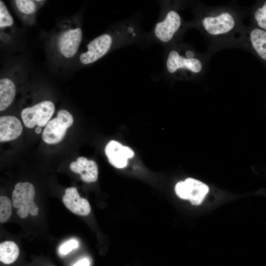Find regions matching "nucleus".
I'll use <instances>...</instances> for the list:
<instances>
[{"label":"nucleus","mask_w":266,"mask_h":266,"mask_svg":"<svg viewBox=\"0 0 266 266\" xmlns=\"http://www.w3.org/2000/svg\"><path fill=\"white\" fill-rule=\"evenodd\" d=\"M237 21L232 11L223 9L205 13L201 19L200 24L208 35L219 37L232 33L237 27Z\"/></svg>","instance_id":"1"},{"label":"nucleus","mask_w":266,"mask_h":266,"mask_svg":"<svg viewBox=\"0 0 266 266\" xmlns=\"http://www.w3.org/2000/svg\"><path fill=\"white\" fill-rule=\"evenodd\" d=\"M35 189L31 183L19 182L14 187L12 194V204L18 208L17 213L21 218L27 217L30 213L36 216L38 213V208L33 201Z\"/></svg>","instance_id":"2"},{"label":"nucleus","mask_w":266,"mask_h":266,"mask_svg":"<svg viewBox=\"0 0 266 266\" xmlns=\"http://www.w3.org/2000/svg\"><path fill=\"white\" fill-rule=\"evenodd\" d=\"M73 123V117L68 111L65 109L59 110L57 117L49 121L46 125L42 134L43 141L50 144L59 143Z\"/></svg>","instance_id":"3"},{"label":"nucleus","mask_w":266,"mask_h":266,"mask_svg":"<svg viewBox=\"0 0 266 266\" xmlns=\"http://www.w3.org/2000/svg\"><path fill=\"white\" fill-rule=\"evenodd\" d=\"M54 111V104L51 101L45 100L24 108L21 115L26 127L33 128L35 126L42 127L47 125Z\"/></svg>","instance_id":"4"},{"label":"nucleus","mask_w":266,"mask_h":266,"mask_svg":"<svg viewBox=\"0 0 266 266\" xmlns=\"http://www.w3.org/2000/svg\"><path fill=\"white\" fill-rule=\"evenodd\" d=\"M175 191L180 198L189 200L194 205H199L208 192L209 188L200 181L188 178L184 181L178 182L175 185Z\"/></svg>","instance_id":"5"},{"label":"nucleus","mask_w":266,"mask_h":266,"mask_svg":"<svg viewBox=\"0 0 266 266\" xmlns=\"http://www.w3.org/2000/svg\"><path fill=\"white\" fill-rule=\"evenodd\" d=\"M166 67L170 73H174L179 69H184L197 74L202 70L203 64L200 59L194 57L193 54L185 57L173 50L168 55Z\"/></svg>","instance_id":"6"},{"label":"nucleus","mask_w":266,"mask_h":266,"mask_svg":"<svg viewBox=\"0 0 266 266\" xmlns=\"http://www.w3.org/2000/svg\"><path fill=\"white\" fill-rule=\"evenodd\" d=\"M112 41V38L108 34H103L95 38L88 44V51L80 55V62L87 65L97 61L108 52Z\"/></svg>","instance_id":"7"},{"label":"nucleus","mask_w":266,"mask_h":266,"mask_svg":"<svg viewBox=\"0 0 266 266\" xmlns=\"http://www.w3.org/2000/svg\"><path fill=\"white\" fill-rule=\"evenodd\" d=\"M105 153L110 164L118 168L126 167L128 159L134 156V152L131 148L123 146L115 140H111L107 144Z\"/></svg>","instance_id":"8"},{"label":"nucleus","mask_w":266,"mask_h":266,"mask_svg":"<svg viewBox=\"0 0 266 266\" xmlns=\"http://www.w3.org/2000/svg\"><path fill=\"white\" fill-rule=\"evenodd\" d=\"M181 24V17L178 13L174 10H170L165 19L156 25L155 34L161 41L168 42L179 30Z\"/></svg>","instance_id":"9"},{"label":"nucleus","mask_w":266,"mask_h":266,"mask_svg":"<svg viewBox=\"0 0 266 266\" xmlns=\"http://www.w3.org/2000/svg\"><path fill=\"white\" fill-rule=\"evenodd\" d=\"M82 37L81 30L77 28L63 32L58 39L61 53L66 58L73 57L77 52Z\"/></svg>","instance_id":"10"},{"label":"nucleus","mask_w":266,"mask_h":266,"mask_svg":"<svg viewBox=\"0 0 266 266\" xmlns=\"http://www.w3.org/2000/svg\"><path fill=\"white\" fill-rule=\"evenodd\" d=\"M246 38L249 48L266 65V31L253 26L246 32Z\"/></svg>","instance_id":"11"},{"label":"nucleus","mask_w":266,"mask_h":266,"mask_svg":"<svg viewBox=\"0 0 266 266\" xmlns=\"http://www.w3.org/2000/svg\"><path fill=\"white\" fill-rule=\"evenodd\" d=\"M63 197L65 205L73 213L86 216L91 211V207L88 200L81 198L76 188L70 187L66 189Z\"/></svg>","instance_id":"12"},{"label":"nucleus","mask_w":266,"mask_h":266,"mask_svg":"<svg viewBox=\"0 0 266 266\" xmlns=\"http://www.w3.org/2000/svg\"><path fill=\"white\" fill-rule=\"evenodd\" d=\"M69 168L72 171L79 174L81 180L85 182H94L98 179V166L93 160L84 157H78L76 162L70 164Z\"/></svg>","instance_id":"13"},{"label":"nucleus","mask_w":266,"mask_h":266,"mask_svg":"<svg viewBox=\"0 0 266 266\" xmlns=\"http://www.w3.org/2000/svg\"><path fill=\"white\" fill-rule=\"evenodd\" d=\"M21 122L13 116L0 117V141L4 142L14 140L22 133Z\"/></svg>","instance_id":"14"},{"label":"nucleus","mask_w":266,"mask_h":266,"mask_svg":"<svg viewBox=\"0 0 266 266\" xmlns=\"http://www.w3.org/2000/svg\"><path fill=\"white\" fill-rule=\"evenodd\" d=\"M16 94L13 81L7 78L0 80V110L6 109L12 102Z\"/></svg>","instance_id":"15"},{"label":"nucleus","mask_w":266,"mask_h":266,"mask_svg":"<svg viewBox=\"0 0 266 266\" xmlns=\"http://www.w3.org/2000/svg\"><path fill=\"white\" fill-rule=\"evenodd\" d=\"M19 254V247L13 241H5L0 244V261L3 264L13 263L17 260Z\"/></svg>","instance_id":"16"},{"label":"nucleus","mask_w":266,"mask_h":266,"mask_svg":"<svg viewBox=\"0 0 266 266\" xmlns=\"http://www.w3.org/2000/svg\"><path fill=\"white\" fill-rule=\"evenodd\" d=\"M251 14L254 26L266 31V0L257 2Z\"/></svg>","instance_id":"17"},{"label":"nucleus","mask_w":266,"mask_h":266,"mask_svg":"<svg viewBox=\"0 0 266 266\" xmlns=\"http://www.w3.org/2000/svg\"><path fill=\"white\" fill-rule=\"evenodd\" d=\"M12 213L11 202L6 196L0 197V222L4 223L10 218Z\"/></svg>","instance_id":"18"},{"label":"nucleus","mask_w":266,"mask_h":266,"mask_svg":"<svg viewBox=\"0 0 266 266\" xmlns=\"http://www.w3.org/2000/svg\"><path fill=\"white\" fill-rule=\"evenodd\" d=\"M15 2L18 10L24 14H30L36 10V4L33 0H16Z\"/></svg>","instance_id":"19"},{"label":"nucleus","mask_w":266,"mask_h":266,"mask_svg":"<svg viewBox=\"0 0 266 266\" xmlns=\"http://www.w3.org/2000/svg\"><path fill=\"white\" fill-rule=\"evenodd\" d=\"M13 23V18L9 14L3 1L0 0V27L10 26Z\"/></svg>","instance_id":"20"},{"label":"nucleus","mask_w":266,"mask_h":266,"mask_svg":"<svg viewBox=\"0 0 266 266\" xmlns=\"http://www.w3.org/2000/svg\"><path fill=\"white\" fill-rule=\"evenodd\" d=\"M79 242L77 240L71 239L62 244L59 248V252L60 254L65 255L77 248Z\"/></svg>","instance_id":"21"},{"label":"nucleus","mask_w":266,"mask_h":266,"mask_svg":"<svg viewBox=\"0 0 266 266\" xmlns=\"http://www.w3.org/2000/svg\"><path fill=\"white\" fill-rule=\"evenodd\" d=\"M91 262L88 258H83L78 260L72 266H90Z\"/></svg>","instance_id":"22"},{"label":"nucleus","mask_w":266,"mask_h":266,"mask_svg":"<svg viewBox=\"0 0 266 266\" xmlns=\"http://www.w3.org/2000/svg\"><path fill=\"white\" fill-rule=\"evenodd\" d=\"M41 130H42V129H41V128L40 127H37L35 129V133H41Z\"/></svg>","instance_id":"23"}]
</instances>
